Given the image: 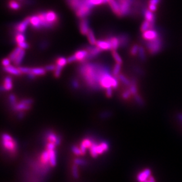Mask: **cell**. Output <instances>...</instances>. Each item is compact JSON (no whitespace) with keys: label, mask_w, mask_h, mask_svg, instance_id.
<instances>
[{"label":"cell","mask_w":182,"mask_h":182,"mask_svg":"<svg viewBox=\"0 0 182 182\" xmlns=\"http://www.w3.org/2000/svg\"><path fill=\"white\" fill-rule=\"evenodd\" d=\"M78 72L89 88L98 90L101 89V77L105 73L110 72V69L104 64L85 62L79 66Z\"/></svg>","instance_id":"6da1fadb"},{"label":"cell","mask_w":182,"mask_h":182,"mask_svg":"<svg viewBox=\"0 0 182 182\" xmlns=\"http://www.w3.org/2000/svg\"><path fill=\"white\" fill-rule=\"evenodd\" d=\"M163 40L160 35L157 38L150 41L145 42V46L150 55H155L162 51L163 47Z\"/></svg>","instance_id":"7a4b0ae2"},{"label":"cell","mask_w":182,"mask_h":182,"mask_svg":"<svg viewBox=\"0 0 182 182\" xmlns=\"http://www.w3.org/2000/svg\"><path fill=\"white\" fill-rule=\"evenodd\" d=\"M109 146L107 142L103 141L101 142L100 144H97L96 142H93L92 145L89 148L90 155L92 157L94 158L97 157L98 155H101L105 152H106L109 150Z\"/></svg>","instance_id":"3957f363"},{"label":"cell","mask_w":182,"mask_h":182,"mask_svg":"<svg viewBox=\"0 0 182 182\" xmlns=\"http://www.w3.org/2000/svg\"><path fill=\"white\" fill-rule=\"evenodd\" d=\"M2 145L4 149L9 153L14 154L17 148V144L15 140L7 133H3L1 135Z\"/></svg>","instance_id":"277c9868"},{"label":"cell","mask_w":182,"mask_h":182,"mask_svg":"<svg viewBox=\"0 0 182 182\" xmlns=\"http://www.w3.org/2000/svg\"><path fill=\"white\" fill-rule=\"evenodd\" d=\"M120 6V17L128 15L131 12L132 5L134 0H117Z\"/></svg>","instance_id":"5b68a950"},{"label":"cell","mask_w":182,"mask_h":182,"mask_svg":"<svg viewBox=\"0 0 182 182\" xmlns=\"http://www.w3.org/2000/svg\"><path fill=\"white\" fill-rule=\"evenodd\" d=\"M33 103V101L32 99H24L21 100L19 103H17L11 107L15 111L17 112L27 111L31 108Z\"/></svg>","instance_id":"8992f818"},{"label":"cell","mask_w":182,"mask_h":182,"mask_svg":"<svg viewBox=\"0 0 182 182\" xmlns=\"http://www.w3.org/2000/svg\"><path fill=\"white\" fill-rule=\"evenodd\" d=\"M86 49L88 51V56L86 59V61L90 60L91 59H92L97 56H98L101 52V50L96 45H91V46H86Z\"/></svg>","instance_id":"52a82bcc"},{"label":"cell","mask_w":182,"mask_h":182,"mask_svg":"<svg viewBox=\"0 0 182 182\" xmlns=\"http://www.w3.org/2000/svg\"><path fill=\"white\" fill-rule=\"evenodd\" d=\"M160 34L159 33L154 29H150L142 34V37L145 41H150L157 38Z\"/></svg>","instance_id":"ba28073f"},{"label":"cell","mask_w":182,"mask_h":182,"mask_svg":"<svg viewBox=\"0 0 182 182\" xmlns=\"http://www.w3.org/2000/svg\"><path fill=\"white\" fill-rule=\"evenodd\" d=\"M143 14L144 16V17L146 20L150 22L152 27L153 29H155V24H156V16L153 11H150L149 9H143L142 11Z\"/></svg>","instance_id":"9c48e42d"},{"label":"cell","mask_w":182,"mask_h":182,"mask_svg":"<svg viewBox=\"0 0 182 182\" xmlns=\"http://www.w3.org/2000/svg\"><path fill=\"white\" fill-rule=\"evenodd\" d=\"M29 24H30V17H27V18H25L23 21H22L21 22L19 23L18 24H17L15 25L14 28L16 30V32L24 33L25 31V30H27Z\"/></svg>","instance_id":"30bf717a"},{"label":"cell","mask_w":182,"mask_h":182,"mask_svg":"<svg viewBox=\"0 0 182 182\" xmlns=\"http://www.w3.org/2000/svg\"><path fill=\"white\" fill-rule=\"evenodd\" d=\"M45 17L46 20L50 24L55 25L58 20V16L56 13L53 11H48L45 12Z\"/></svg>","instance_id":"8fae6325"},{"label":"cell","mask_w":182,"mask_h":182,"mask_svg":"<svg viewBox=\"0 0 182 182\" xmlns=\"http://www.w3.org/2000/svg\"><path fill=\"white\" fill-rule=\"evenodd\" d=\"M151 176V171L150 168H145V170L140 172L137 176V180L139 182H144Z\"/></svg>","instance_id":"7c38bea8"},{"label":"cell","mask_w":182,"mask_h":182,"mask_svg":"<svg viewBox=\"0 0 182 182\" xmlns=\"http://www.w3.org/2000/svg\"><path fill=\"white\" fill-rule=\"evenodd\" d=\"M119 42H120V47L121 48H126L130 41V37L128 34L126 33H122L120 34L118 36Z\"/></svg>","instance_id":"4fadbf2b"},{"label":"cell","mask_w":182,"mask_h":182,"mask_svg":"<svg viewBox=\"0 0 182 182\" xmlns=\"http://www.w3.org/2000/svg\"><path fill=\"white\" fill-rule=\"evenodd\" d=\"M30 24L34 29L39 30V29H42L41 20L38 14L33 15L30 17Z\"/></svg>","instance_id":"5bb4252c"},{"label":"cell","mask_w":182,"mask_h":182,"mask_svg":"<svg viewBox=\"0 0 182 182\" xmlns=\"http://www.w3.org/2000/svg\"><path fill=\"white\" fill-rule=\"evenodd\" d=\"M89 21L86 18H81L80 22V31L83 35H87L90 30Z\"/></svg>","instance_id":"9a60e30c"},{"label":"cell","mask_w":182,"mask_h":182,"mask_svg":"<svg viewBox=\"0 0 182 182\" xmlns=\"http://www.w3.org/2000/svg\"><path fill=\"white\" fill-rule=\"evenodd\" d=\"M74 55L77 58V61L80 62H85L88 56V52L86 49L80 50L77 51Z\"/></svg>","instance_id":"2e32d148"},{"label":"cell","mask_w":182,"mask_h":182,"mask_svg":"<svg viewBox=\"0 0 182 182\" xmlns=\"http://www.w3.org/2000/svg\"><path fill=\"white\" fill-rule=\"evenodd\" d=\"M101 50H112L110 43L107 40H97L96 44Z\"/></svg>","instance_id":"e0dca14e"},{"label":"cell","mask_w":182,"mask_h":182,"mask_svg":"<svg viewBox=\"0 0 182 182\" xmlns=\"http://www.w3.org/2000/svg\"><path fill=\"white\" fill-rule=\"evenodd\" d=\"M111 44L112 50H117L119 47H120V42L118 37L116 36H109L106 38Z\"/></svg>","instance_id":"ac0fdd59"},{"label":"cell","mask_w":182,"mask_h":182,"mask_svg":"<svg viewBox=\"0 0 182 182\" xmlns=\"http://www.w3.org/2000/svg\"><path fill=\"white\" fill-rule=\"evenodd\" d=\"M109 4L112 11L114 14L120 16V6L117 0H110L109 1Z\"/></svg>","instance_id":"d6986e66"},{"label":"cell","mask_w":182,"mask_h":182,"mask_svg":"<svg viewBox=\"0 0 182 182\" xmlns=\"http://www.w3.org/2000/svg\"><path fill=\"white\" fill-rule=\"evenodd\" d=\"M4 70L10 74L16 76H20L22 74L18 68H17L13 66H11V65H9V66L6 67H4Z\"/></svg>","instance_id":"ffe728a7"},{"label":"cell","mask_w":182,"mask_h":182,"mask_svg":"<svg viewBox=\"0 0 182 182\" xmlns=\"http://www.w3.org/2000/svg\"><path fill=\"white\" fill-rule=\"evenodd\" d=\"M129 90H130V92L132 94V95H135L136 94H138V88H137V79L134 77H133L131 79V84L128 87Z\"/></svg>","instance_id":"44dd1931"},{"label":"cell","mask_w":182,"mask_h":182,"mask_svg":"<svg viewBox=\"0 0 182 182\" xmlns=\"http://www.w3.org/2000/svg\"><path fill=\"white\" fill-rule=\"evenodd\" d=\"M5 90H10L13 87L12 80L10 76H7L5 77L4 81V84L3 85Z\"/></svg>","instance_id":"7402d4cb"},{"label":"cell","mask_w":182,"mask_h":182,"mask_svg":"<svg viewBox=\"0 0 182 182\" xmlns=\"http://www.w3.org/2000/svg\"><path fill=\"white\" fill-rule=\"evenodd\" d=\"M87 36L88 40L91 45H96V44L97 40H96V37H95V35H94V33L93 30H92L91 29H90L89 31L88 32V33L87 34Z\"/></svg>","instance_id":"603a6c76"},{"label":"cell","mask_w":182,"mask_h":182,"mask_svg":"<svg viewBox=\"0 0 182 182\" xmlns=\"http://www.w3.org/2000/svg\"><path fill=\"white\" fill-rule=\"evenodd\" d=\"M138 56L140 61L141 62H146L147 60V56H146V52L145 49L143 46H140L139 50L138 53Z\"/></svg>","instance_id":"cb8c5ba5"},{"label":"cell","mask_w":182,"mask_h":182,"mask_svg":"<svg viewBox=\"0 0 182 182\" xmlns=\"http://www.w3.org/2000/svg\"><path fill=\"white\" fill-rule=\"evenodd\" d=\"M22 49L20 48L19 46H18L17 47H16L14 50L12 51V53L9 56V59L11 60V62H14V61L16 60V59L17 58V57L18 56V55L20 54V51H21Z\"/></svg>","instance_id":"d4e9b609"},{"label":"cell","mask_w":182,"mask_h":182,"mask_svg":"<svg viewBox=\"0 0 182 182\" xmlns=\"http://www.w3.org/2000/svg\"><path fill=\"white\" fill-rule=\"evenodd\" d=\"M150 29H153L152 27V25H151L150 22L145 20L141 24V27H140V31L142 33H143V32H145L147 30H150Z\"/></svg>","instance_id":"484cf974"},{"label":"cell","mask_w":182,"mask_h":182,"mask_svg":"<svg viewBox=\"0 0 182 182\" xmlns=\"http://www.w3.org/2000/svg\"><path fill=\"white\" fill-rule=\"evenodd\" d=\"M25 56V51L24 49H22L21 51H20V54L18 55V56L17 57V58L16 59V60L14 61V63L17 66H19L21 64L24 57Z\"/></svg>","instance_id":"4316f807"},{"label":"cell","mask_w":182,"mask_h":182,"mask_svg":"<svg viewBox=\"0 0 182 182\" xmlns=\"http://www.w3.org/2000/svg\"><path fill=\"white\" fill-rule=\"evenodd\" d=\"M46 70L45 68H31V72L33 73L35 76H43L46 73Z\"/></svg>","instance_id":"83f0119b"},{"label":"cell","mask_w":182,"mask_h":182,"mask_svg":"<svg viewBox=\"0 0 182 182\" xmlns=\"http://www.w3.org/2000/svg\"><path fill=\"white\" fill-rule=\"evenodd\" d=\"M118 78H119V80L122 83H123V84L124 85H125L126 86L129 87V86L130 85V84H131V80H130L129 79H128V78L125 75H124L123 74H121L120 73L118 76Z\"/></svg>","instance_id":"f1b7e54d"},{"label":"cell","mask_w":182,"mask_h":182,"mask_svg":"<svg viewBox=\"0 0 182 182\" xmlns=\"http://www.w3.org/2000/svg\"><path fill=\"white\" fill-rule=\"evenodd\" d=\"M134 101H136V103L139 106L143 107L145 105V100L143 99V98L141 97V96L140 95H139V94H137L135 95H134Z\"/></svg>","instance_id":"f546056e"},{"label":"cell","mask_w":182,"mask_h":182,"mask_svg":"<svg viewBox=\"0 0 182 182\" xmlns=\"http://www.w3.org/2000/svg\"><path fill=\"white\" fill-rule=\"evenodd\" d=\"M15 40H16V42L17 43V44L20 43L25 42V37L24 33L16 32V34L15 36Z\"/></svg>","instance_id":"4dcf8cb0"},{"label":"cell","mask_w":182,"mask_h":182,"mask_svg":"<svg viewBox=\"0 0 182 182\" xmlns=\"http://www.w3.org/2000/svg\"><path fill=\"white\" fill-rule=\"evenodd\" d=\"M121 64L116 63L114 66L113 71H112V75L115 77H118V76L120 74L121 71Z\"/></svg>","instance_id":"1f68e13d"},{"label":"cell","mask_w":182,"mask_h":182,"mask_svg":"<svg viewBox=\"0 0 182 182\" xmlns=\"http://www.w3.org/2000/svg\"><path fill=\"white\" fill-rule=\"evenodd\" d=\"M87 1L91 5L94 7V6L99 5L103 4H106L108 3L107 0H87Z\"/></svg>","instance_id":"d6a6232c"},{"label":"cell","mask_w":182,"mask_h":182,"mask_svg":"<svg viewBox=\"0 0 182 182\" xmlns=\"http://www.w3.org/2000/svg\"><path fill=\"white\" fill-rule=\"evenodd\" d=\"M111 55H112V56L114 58V59L116 63L121 64L123 63V60H122V57L119 55L117 52L116 51V50H112Z\"/></svg>","instance_id":"836d02e7"},{"label":"cell","mask_w":182,"mask_h":182,"mask_svg":"<svg viewBox=\"0 0 182 182\" xmlns=\"http://www.w3.org/2000/svg\"><path fill=\"white\" fill-rule=\"evenodd\" d=\"M139 47L140 46L138 44H133L130 49V55L133 56H136V55H138Z\"/></svg>","instance_id":"e575fe53"},{"label":"cell","mask_w":182,"mask_h":182,"mask_svg":"<svg viewBox=\"0 0 182 182\" xmlns=\"http://www.w3.org/2000/svg\"><path fill=\"white\" fill-rule=\"evenodd\" d=\"M56 63H57V64H58L62 67H64L68 63L67 59L65 58L64 57H60L57 59Z\"/></svg>","instance_id":"d590c367"},{"label":"cell","mask_w":182,"mask_h":182,"mask_svg":"<svg viewBox=\"0 0 182 182\" xmlns=\"http://www.w3.org/2000/svg\"><path fill=\"white\" fill-rule=\"evenodd\" d=\"M9 7L11 9L14 10H17L20 8V4L15 1H11L9 3Z\"/></svg>","instance_id":"8d00e7d4"},{"label":"cell","mask_w":182,"mask_h":182,"mask_svg":"<svg viewBox=\"0 0 182 182\" xmlns=\"http://www.w3.org/2000/svg\"><path fill=\"white\" fill-rule=\"evenodd\" d=\"M132 95V94L130 92V90H129V89H127L124 90L122 94V96L123 99L124 100H128L131 97Z\"/></svg>","instance_id":"74e56055"},{"label":"cell","mask_w":182,"mask_h":182,"mask_svg":"<svg viewBox=\"0 0 182 182\" xmlns=\"http://www.w3.org/2000/svg\"><path fill=\"white\" fill-rule=\"evenodd\" d=\"M72 174L73 177L75 179L79 178V172H78V168H77V165L75 164L72 167Z\"/></svg>","instance_id":"f35d334b"},{"label":"cell","mask_w":182,"mask_h":182,"mask_svg":"<svg viewBox=\"0 0 182 182\" xmlns=\"http://www.w3.org/2000/svg\"><path fill=\"white\" fill-rule=\"evenodd\" d=\"M62 68L63 67L60 66V65L58 64L56 65V68L54 70V76L56 77H59L60 76Z\"/></svg>","instance_id":"ab89813d"},{"label":"cell","mask_w":182,"mask_h":182,"mask_svg":"<svg viewBox=\"0 0 182 182\" xmlns=\"http://www.w3.org/2000/svg\"><path fill=\"white\" fill-rule=\"evenodd\" d=\"M9 100H10V102L11 107L13 105H14L15 104H16L17 103L16 96L13 94H11L9 96Z\"/></svg>","instance_id":"60d3db41"},{"label":"cell","mask_w":182,"mask_h":182,"mask_svg":"<svg viewBox=\"0 0 182 182\" xmlns=\"http://www.w3.org/2000/svg\"><path fill=\"white\" fill-rule=\"evenodd\" d=\"M20 72H21V73H24V74H28L30 72H31V68H27V67H18Z\"/></svg>","instance_id":"b9f144b4"},{"label":"cell","mask_w":182,"mask_h":182,"mask_svg":"<svg viewBox=\"0 0 182 182\" xmlns=\"http://www.w3.org/2000/svg\"><path fill=\"white\" fill-rule=\"evenodd\" d=\"M72 151L76 155H81V152L80 147H77L76 146H73L72 147Z\"/></svg>","instance_id":"7bdbcfd3"},{"label":"cell","mask_w":182,"mask_h":182,"mask_svg":"<svg viewBox=\"0 0 182 182\" xmlns=\"http://www.w3.org/2000/svg\"><path fill=\"white\" fill-rule=\"evenodd\" d=\"M44 68L46 70V71H49V72L54 71L56 68V65L48 64V65H47V66H46Z\"/></svg>","instance_id":"ee69618b"},{"label":"cell","mask_w":182,"mask_h":182,"mask_svg":"<svg viewBox=\"0 0 182 182\" xmlns=\"http://www.w3.org/2000/svg\"><path fill=\"white\" fill-rule=\"evenodd\" d=\"M74 163L76 165H79V166H84L86 164L85 161H84L82 159H78V158H77L74 160Z\"/></svg>","instance_id":"f6af8a7d"},{"label":"cell","mask_w":182,"mask_h":182,"mask_svg":"<svg viewBox=\"0 0 182 182\" xmlns=\"http://www.w3.org/2000/svg\"><path fill=\"white\" fill-rule=\"evenodd\" d=\"M11 60L9 58H4L3 60H2V64L4 67H6L10 65V63H11Z\"/></svg>","instance_id":"bcb514c9"},{"label":"cell","mask_w":182,"mask_h":182,"mask_svg":"<svg viewBox=\"0 0 182 182\" xmlns=\"http://www.w3.org/2000/svg\"><path fill=\"white\" fill-rule=\"evenodd\" d=\"M18 46H19L20 48H21L22 49H28L29 47V44L27 42H22V43L18 44Z\"/></svg>","instance_id":"7dc6e473"},{"label":"cell","mask_w":182,"mask_h":182,"mask_svg":"<svg viewBox=\"0 0 182 182\" xmlns=\"http://www.w3.org/2000/svg\"><path fill=\"white\" fill-rule=\"evenodd\" d=\"M113 88H109L106 89V95L107 98H111L113 95Z\"/></svg>","instance_id":"c3c4849f"},{"label":"cell","mask_w":182,"mask_h":182,"mask_svg":"<svg viewBox=\"0 0 182 182\" xmlns=\"http://www.w3.org/2000/svg\"><path fill=\"white\" fill-rule=\"evenodd\" d=\"M71 86L75 89H78L79 88V82H78L76 79H74L71 81Z\"/></svg>","instance_id":"681fc988"},{"label":"cell","mask_w":182,"mask_h":182,"mask_svg":"<svg viewBox=\"0 0 182 182\" xmlns=\"http://www.w3.org/2000/svg\"><path fill=\"white\" fill-rule=\"evenodd\" d=\"M76 61H77V58H76L75 55H71L67 58V62L69 63H71L74 62H76Z\"/></svg>","instance_id":"f907efd6"},{"label":"cell","mask_w":182,"mask_h":182,"mask_svg":"<svg viewBox=\"0 0 182 182\" xmlns=\"http://www.w3.org/2000/svg\"><path fill=\"white\" fill-rule=\"evenodd\" d=\"M161 2V0H149V4H153L155 5H158Z\"/></svg>","instance_id":"816d5d0a"},{"label":"cell","mask_w":182,"mask_h":182,"mask_svg":"<svg viewBox=\"0 0 182 182\" xmlns=\"http://www.w3.org/2000/svg\"><path fill=\"white\" fill-rule=\"evenodd\" d=\"M149 9L150 11L154 12L157 10V5H153V4H149Z\"/></svg>","instance_id":"f5cc1de1"},{"label":"cell","mask_w":182,"mask_h":182,"mask_svg":"<svg viewBox=\"0 0 182 182\" xmlns=\"http://www.w3.org/2000/svg\"><path fill=\"white\" fill-rule=\"evenodd\" d=\"M134 70L136 72H137V73H139V75H143L144 74V72H143V70L141 68H137V67H136L135 68H134Z\"/></svg>","instance_id":"db71d44e"},{"label":"cell","mask_w":182,"mask_h":182,"mask_svg":"<svg viewBox=\"0 0 182 182\" xmlns=\"http://www.w3.org/2000/svg\"><path fill=\"white\" fill-rule=\"evenodd\" d=\"M110 114L109 112H105L101 115V116L102 118H108V117L110 116Z\"/></svg>","instance_id":"11a10c76"},{"label":"cell","mask_w":182,"mask_h":182,"mask_svg":"<svg viewBox=\"0 0 182 182\" xmlns=\"http://www.w3.org/2000/svg\"><path fill=\"white\" fill-rule=\"evenodd\" d=\"M27 75H28L29 78V79H34V78L35 77V76H35L33 73H32V72H30L29 73L27 74Z\"/></svg>","instance_id":"9f6ffc18"},{"label":"cell","mask_w":182,"mask_h":182,"mask_svg":"<svg viewBox=\"0 0 182 182\" xmlns=\"http://www.w3.org/2000/svg\"><path fill=\"white\" fill-rule=\"evenodd\" d=\"M144 182H156V180L154 178V177H153L152 176H151L147 180H146Z\"/></svg>","instance_id":"6f0895ef"},{"label":"cell","mask_w":182,"mask_h":182,"mask_svg":"<svg viewBox=\"0 0 182 182\" xmlns=\"http://www.w3.org/2000/svg\"><path fill=\"white\" fill-rule=\"evenodd\" d=\"M47 42H43L40 44V48H46L47 47Z\"/></svg>","instance_id":"680465c9"},{"label":"cell","mask_w":182,"mask_h":182,"mask_svg":"<svg viewBox=\"0 0 182 182\" xmlns=\"http://www.w3.org/2000/svg\"><path fill=\"white\" fill-rule=\"evenodd\" d=\"M177 118L182 123V113H178L177 114Z\"/></svg>","instance_id":"91938a15"},{"label":"cell","mask_w":182,"mask_h":182,"mask_svg":"<svg viewBox=\"0 0 182 182\" xmlns=\"http://www.w3.org/2000/svg\"><path fill=\"white\" fill-rule=\"evenodd\" d=\"M24 112L23 111H21V112H19L18 114V118L19 119H22L24 118Z\"/></svg>","instance_id":"94428289"},{"label":"cell","mask_w":182,"mask_h":182,"mask_svg":"<svg viewBox=\"0 0 182 182\" xmlns=\"http://www.w3.org/2000/svg\"><path fill=\"white\" fill-rule=\"evenodd\" d=\"M18 1H22L23 0H18Z\"/></svg>","instance_id":"6125c7cd"},{"label":"cell","mask_w":182,"mask_h":182,"mask_svg":"<svg viewBox=\"0 0 182 182\" xmlns=\"http://www.w3.org/2000/svg\"><path fill=\"white\" fill-rule=\"evenodd\" d=\"M109 1H110V0H107V1L108 3H109Z\"/></svg>","instance_id":"be15d7a7"}]
</instances>
